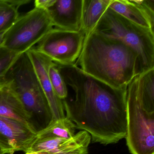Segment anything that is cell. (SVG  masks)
I'll use <instances>...</instances> for the list:
<instances>
[{"label":"cell","mask_w":154,"mask_h":154,"mask_svg":"<svg viewBox=\"0 0 154 154\" xmlns=\"http://www.w3.org/2000/svg\"><path fill=\"white\" fill-rule=\"evenodd\" d=\"M25 154H74L71 150H65L59 152H48V151H38V152H27Z\"/></svg>","instance_id":"19"},{"label":"cell","mask_w":154,"mask_h":154,"mask_svg":"<svg viewBox=\"0 0 154 154\" xmlns=\"http://www.w3.org/2000/svg\"><path fill=\"white\" fill-rule=\"evenodd\" d=\"M0 154H5L2 149L0 147Z\"/></svg>","instance_id":"22"},{"label":"cell","mask_w":154,"mask_h":154,"mask_svg":"<svg viewBox=\"0 0 154 154\" xmlns=\"http://www.w3.org/2000/svg\"><path fill=\"white\" fill-rule=\"evenodd\" d=\"M75 65L116 88L128 86L140 74L138 56L133 49L120 40L94 32L85 36Z\"/></svg>","instance_id":"2"},{"label":"cell","mask_w":154,"mask_h":154,"mask_svg":"<svg viewBox=\"0 0 154 154\" xmlns=\"http://www.w3.org/2000/svg\"><path fill=\"white\" fill-rule=\"evenodd\" d=\"M57 64L67 88V97L62 100L66 116L76 129L103 145L126 137L127 86L114 88L75 64Z\"/></svg>","instance_id":"1"},{"label":"cell","mask_w":154,"mask_h":154,"mask_svg":"<svg viewBox=\"0 0 154 154\" xmlns=\"http://www.w3.org/2000/svg\"><path fill=\"white\" fill-rule=\"evenodd\" d=\"M83 1L55 0L47 10L54 26L68 31H81Z\"/></svg>","instance_id":"10"},{"label":"cell","mask_w":154,"mask_h":154,"mask_svg":"<svg viewBox=\"0 0 154 154\" xmlns=\"http://www.w3.org/2000/svg\"><path fill=\"white\" fill-rule=\"evenodd\" d=\"M126 139L131 154H154V113L141 106L133 79L127 86Z\"/></svg>","instance_id":"5"},{"label":"cell","mask_w":154,"mask_h":154,"mask_svg":"<svg viewBox=\"0 0 154 154\" xmlns=\"http://www.w3.org/2000/svg\"><path fill=\"white\" fill-rule=\"evenodd\" d=\"M30 59L44 93L48 101L52 114V120L66 117L63 101L56 94L48 75V69L53 61L36 50L35 47L26 52Z\"/></svg>","instance_id":"9"},{"label":"cell","mask_w":154,"mask_h":154,"mask_svg":"<svg viewBox=\"0 0 154 154\" xmlns=\"http://www.w3.org/2000/svg\"><path fill=\"white\" fill-rule=\"evenodd\" d=\"M85 34L53 28L35 48L53 62L60 65L75 64L83 45Z\"/></svg>","instance_id":"7"},{"label":"cell","mask_w":154,"mask_h":154,"mask_svg":"<svg viewBox=\"0 0 154 154\" xmlns=\"http://www.w3.org/2000/svg\"><path fill=\"white\" fill-rule=\"evenodd\" d=\"M5 80L30 115L36 131L46 128L52 121V112L26 53L21 54L16 60L8 71Z\"/></svg>","instance_id":"3"},{"label":"cell","mask_w":154,"mask_h":154,"mask_svg":"<svg viewBox=\"0 0 154 154\" xmlns=\"http://www.w3.org/2000/svg\"><path fill=\"white\" fill-rule=\"evenodd\" d=\"M0 115L17 120L35 131L31 123L30 115L6 82L0 84Z\"/></svg>","instance_id":"12"},{"label":"cell","mask_w":154,"mask_h":154,"mask_svg":"<svg viewBox=\"0 0 154 154\" xmlns=\"http://www.w3.org/2000/svg\"><path fill=\"white\" fill-rule=\"evenodd\" d=\"M109 8L131 22L154 30V0H112Z\"/></svg>","instance_id":"11"},{"label":"cell","mask_w":154,"mask_h":154,"mask_svg":"<svg viewBox=\"0 0 154 154\" xmlns=\"http://www.w3.org/2000/svg\"><path fill=\"white\" fill-rule=\"evenodd\" d=\"M20 55L0 46V84L6 83L5 78L8 71Z\"/></svg>","instance_id":"17"},{"label":"cell","mask_w":154,"mask_h":154,"mask_svg":"<svg viewBox=\"0 0 154 154\" xmlns=\"http://www.w3.org/2000/svg\"><path fill=\"white\" fill-rule=\"evenodd\" d=\"M118 39L137 54L140 74L154 68V31L138 26L108 8L93 30Z\"/></svg>","instance_id":"4"},{"label":"cell","mask_w":154,"mask_h":154,"mask_svg":"<svg viewBox=\"0 0 154 154\" xmlns=\"http://www.w3.org/2000/svg\"><path fill=\"white\" fill-rule=\"evenodd\" d=\"M76 129L74 123L66 116L63 119L52 120L46 128L37 132L36 138L70 139L76 134Z\"/></svg>","instance_id":"14"},{"label":"cell","mask_w":154,"mask_h":154,"mask_svg":"<svg viewBox=\"0 0 154 154\" xmlns=\"http://www.w3.org/2000/svg\"><path fill=\"white\" fill-rule=\"evenodd\" d=\"M55 2V0H36L35 2V8L48 10Z\"/></svg>","instance_id":"18"},{"label":"cell","mask_w":154,"mask_h":154,"mask_svg":"<svg viewBox=\"0 0 154 154\" xmlns=\"http://www.w3.org/2000/svg\"><path fill=\"white\" fill-rule=\"evenodd\" d=\"M36 131L17 120L0 115V147L5 154L26 153L35 139Z\"/></svg>","instance_id":"8"},{"label":"cell","mask_w":154,"mask_h":154,"mask_svg":"<svg viewBox=\"0 0 154 154\" xmlns=\"http://www.w3.org/2000/svg\"><path fill=\"white\" fill-rule=\"evenodd\" d=\"M48 75L52 87L57 97L62 100L65 99L67 95L66 85L57 64L54 62L48 67Z\"/></svg>","instance_id":"16"},{"label":"cell","mask_w":154,"mask_h":154,"mask_svg":"<svg viewBox=\"0 0 154 154\" xmlns=\"http://www.w3.org/2000/svg\"><path fill=\"white\" fill-rule=\"evenodd\" d=\"M18 9L6 0H0V35L9 29L19 17Z\"/></svg>","instance_id":"15"},{"label":"cell","mask_w":154,"mask_h":154,"mask_svg":"<svg viewBox=\"0 0 154 154\" xmlns=\"http://www.w3.org/2000/svg\"><path fill=\"white\" fill-rule=\"evenodd\" d=\"M8 1L11 5H13L17 9H18L20 6L27 4L30 2V1H28V0H22V1L21 0H18V1L11 0V1Z\"/></svg>","instance_id":"20"},{"label":"cell","mask_w":154,"mask_h":154,"mask_svg":"<svg viewBox=\"0 0 154 154\" xmlns=\"http://www.w3.org/2000/svg\"><path fill=\"white\" fill-rule=\"evenodd\" d=\"M112 0H83L82 10V30L85 36L92 32Z\"/></svg>","instance_id":"13"},{"label":"cell","mask_w":154,"mask_h":154,"mask_svg":"<svg viewBox=\"0 0 154 154\" xmlns=\"http://www.w3.org/2000/svg\"><path fill=\"white\" fill-rule=\"evenodd\" d=\"M5 33L0 35V46H3L4 43V35Z\"/></svg>","instance_id":"21"},{"label":"cell","mask_w":154,"mask_h":154,"mask_svg":"<svg viewBox=\"0 0 154 154\" xmlns=\"http://www.w3.org/2000/svg\"><path fill=\"white\" fill-rule=\"evenodd\" d=\"M54 27L47 11L34 8L19 17L5 32L3 46L21 54L38 44Z\"/></svg>","instance_id":"6"}]
</instances>
